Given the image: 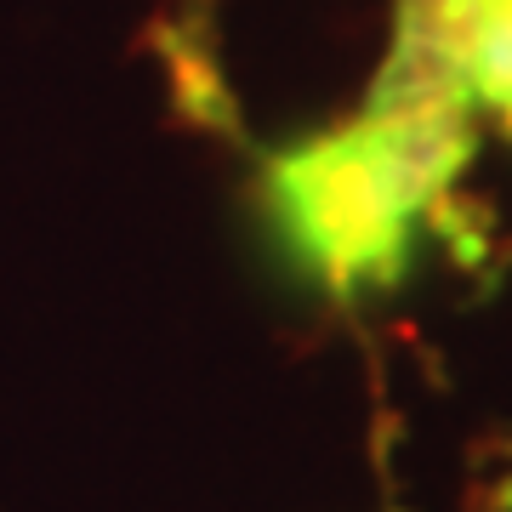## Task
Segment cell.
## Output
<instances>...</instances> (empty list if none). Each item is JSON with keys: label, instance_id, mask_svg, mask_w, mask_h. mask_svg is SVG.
Wrapping results in <instances>:
<instances>
[{"label": "cell", "instance_id": "1", "mask_svg": "<svg viewBox=\"0 0 512 512\" xmlns=\"http://www.w3.org/2000/svg\"><path fill=\"white\" fill-rule=\"evenodd\" d=\"M467 126L439 103H382L365 126L291 148L274 165L279 222L330 285L399 274L416 205L450 183Z\"/></svg>", "mask_w": 512, "mask_h": 512}]
</instances>
